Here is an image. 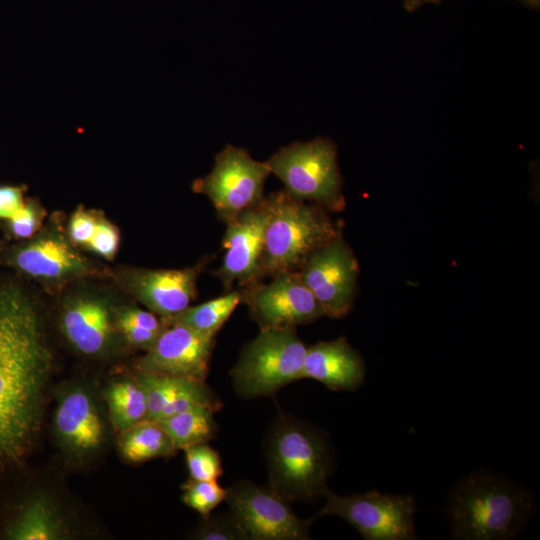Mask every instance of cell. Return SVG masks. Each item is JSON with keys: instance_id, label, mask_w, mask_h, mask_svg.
<instances>
[{"instance_id": "obj_28", "label": "cell", "mask_w": 540, "mask_h": 540, "mask_svg": "<svg viewBox=\"0 0 540 540\" xmlns=\"http://www.w3.org/2000/svg\"><path fill=\"white\" fill-rule=\"evenodd\" d=\"M119 243L117 227L104 217L98 216L93 236L86 247L105 259H112L117 253Z\"/></svg>"}, {"instance_id": "obj_7", "label": "cell", "mask_w": 540, "mask_h": 540, "mask_svg": "<svg viewBox=\"0 0 540 540\" xmlns=\"http://www.w3.org/2000/svg\"><path fill=\"white\" fill-rule=\"evenodd\" d=\"M269 174L266 162L253 159L246 149L227 145L215 156L211 172L196 179L192 189L206 195L226 223L262 200Z\"/></svg>"}, {"instance_id": "obj_1", "label": "cell", "mask_w": 540, "mask_h": 540, "mask_svg": "<svg viewBox=\"0 0 540 540\" xmlns=\"http://www.w3.org/2000/svg\"><path fill=\"white\" fill-rule=\"evenodd\" d=\"M52 355L20 289L0 332V459L17 460L38 431Z\"/></svg>"}, {"instance_id": "obj_9", "label": "cell", "mask_w": 540, "mask_h": 540, "mask_svg": "<svg viewBox=\"0 0 540 540\" xmlns=\"http://www.w3.org/2000/svg\"><path fill=\"white\" fill-rule=\"evenodd\" d=\"M248 540H308L314 519L298 517L270 488L241 480L227 489L225 500Z\"/></svg>"}, {"instance_id": "obj_27", "label": "cell", "mask_w": 540, "mask_h": 540, "mask_svg": "<svg viewBox=\"0 0 540 540\" xmlns=\"http://www.w3.org/2000/svg\"><path fill=\"white\" fill-rule=\"evenodd\" d=\"M199 540H248L235 517L229 513L203 517L193 535Z\"/></svg>"}, {"instance_id": "obj_24", "label": "cell", "mask_w": 540, "mask_h": 540, "mask_svg": "<svg viewBox=\"0 0 540 540\" xmlns=\"http://www.w3.org/2000/svg\"><path fill=\"white\" fill-rule=\"evenodd\" d=\"M144 390L147 412L145 420L157 422L176 392L181 377L139 372L136 378Z\"/></svg>"}, {"instance_id": "obj_14", "label": "cell", "mask_w": 540, "mask_h": 540, "mask_svg": "<svg viewBox=\"0 0 540 540\" xmlns=\"http://www.w3.org/2000/svg\"><path fill=\"white\" fill-rule=\"evenodd\" d=\"M212 257L182 269H130L124 279L126 290L160 318L173 316L196 298L199 275Z\"/></svg>"}, {"instance_id": "obj_22", "label": "cell", "mask_w": 540, "mask_h": 540, "mask_svg": "<svg viewBox=\"0 0 540 540\" xmlns=\"http://www.w3.org/2000/svg\"><path fill=\"white\" fill-rule=\"evenodd\" d=\"M215 410L198 405L160 420L177 449L207 443L216 433Z\"/></svg>"}, {"instance_id": "obj_36", "label": "cell", "mask_w": 540, "mask_h": 540, "mask_svg": "<svg viewBox=\"0 0 540 540\" xmlns=\"http://www.w3.org/2000/svg\"><path fill=\"white\" fill-rule=\"evenodd\" d=\"M518 1L522 2L526 6L535 10H539L540 8V0H518Z\"/></svg>"}, {"instance_id": "obj_21", "label": "cell", "mask_w": 540, "mask_h": 540, "mask_svg": "<svg viewBox=\"0 0 540 540\" xmlns=\"http://www.w3.org/2000/svg\"><path fill=\"white\" fill-rule=\"evenodd\" d=\"M239 303H241L240 290L233 289L225 295L196 306H188L173 316L161 319L165 325H184L216 336Z\"/></svg>"}, {"instance_id": "obj_25", "label": "cell", "mask_w": 540, "mask_h": 540, "mask_svg": "<svg viewBox=\"0 0 540 540\" xmlns=\"http://www.w3.org/2000/svg\"><path fill=\"white\" fill-rule=\"evenodd\" d=\"M182 501L206 517L225 500L227 489L221 487L217 480L189 479L183 485Z\"/></svg>"}, {"instance_id": "obj_35", "label": "cell", "mask_w": 540, "mask_h": 540, "mask_svg": "<svg viewBox=\"0 0 540 540\" xmlns=\"http://www.w3.org/2000/svg\"><path fill=\"white\" fill-rule=\"evenodd\" d=\"M442 0H404V8L413 12L425 4H439Z\"/></svg>"}, {"instance_id": "obj_15", "label": "cell", "mask_w": 540, "mask_h": 540, "mask_svg": "<svg viewBox=\"0 0 540 540\" xmlns=\"http://www.w3.org/2000/svg\"><path fill=\"white\" fill-rule=\"evenodd\" d=\"M14 262L21 271L49 286H62L96 271L56 228L43 230L20 248Z\"/></svg>"}, {"instance_id": "obj_30", "label": "cell", "mask_w": 540, "mask_h": 540, "mask_svg": "<svg viewBox=\"0 0 540 540\" xmlns=\"http://www.w3.org/2000/svg\"><path fill=\"white\" fill-rule=\"evenodd\" d=\"M98 216L82 207L75 210L68 221L67 235L69 240L74 245L86 247L93 236Z\"/></svg>"}, {"instance_id": "obj_17", "label": "cell", "mask_w": 540, "mask_h": 540, "mask_svg": "<svg viewBox=\"0 0 540 540\" xmlns=\"http://www.w3.org/2000/svg\"><path fill=\"white\" fill-rule=\"evenodd\" d=\"M364 376V361L346 338L307 346L301 379H314L333 391H354Z\"/></svg>"}, {"instance_id": "obj_5", "label": "cell", "mask_w": 540, "mask_h": 540, "mask_svg": "<svg viewBox=\"0 0 540 540\" xmlns=\"http://www.w3.org/2000/svg\"><path fill=\"white\" fill-rule=\"evenodd\" d=\"M306 350L296 327L260 329L230 371L236 394L243 399L271 396L301 379Z\"/></svg>"}, {"instance_id": "obj_11", "label": "cell", "mask_w": 540, "mask_h": 540, "mask_svg": "<svg viewBox=\"0 0 540 540\" xmlns=\"http://www.w3.org/2000/svg\"><path fill=\"white\" fill-rule=\"evenodd\" d=\"M297 271L325 316L341 318L350 311L359 268L342 233L314 250Z\"/></svg>"}, {"instance_id": "obj_12", "label": "cell", "mask_w": 540, "mask_h": 540, "mask_svg": "<svg viewBox=\"0 0 540 540\" xmlns=\"http://www.w3.org/2000/svg\"><path fill=\"white\" fill-rule=\"evenodd\" d=\"M216 336L179 324L165 325L155 343L137 360L139 372L205 381Z\"/></svg>"}, {"instance_id": "obj_29", "label": "cell", "mask_w": 540, "mask_h": 540, "mask_svg": "<svg viewBox=\"0 0 540 540\" xmlns=\"http://www.w3.org/2000/svg\"><path fill=\"white\" fill-rule=\"evenodd\" d=\"M44 209L35 202H27L9 219L12 233L17 238H30L40 229L44 219Z\"/></svg>"}, {"instance_id": "obj_6", "label": "cell", "mask_w": 540, "mask_h": 540, "mask_svg": "<svg viewBox=\"0 0 540 540\" xmlns=\"http://www.w3.org/2000/svg\"><path fill=\"white\" fill-rule=\"evenodd\" d=\"M270 172L295 199L312 203L326 211L345 207L343 180L337 163V149L328 138L293 142L280 148L267 161Z\"/></svg>"}, {"instance_id": "obj_33", "label": "cell", "mask_w": 540, "mask_h": 540, "mask_svg": "<svg viewBox=\"0 0 540 540\" xmlns=\"http://www.w3.org/2000/svg\"><path fill=\"white\" fill-rule=\"evenodd\" d=\"M24 204L20 187L0 186V219H10Z\"/></svg>"}, {"instance_id": "obj_16", "label": "cell", "mask_w": 540, "mask_h": 540, "mask_svg": "<svg viewBox=\"0 0 540 540\" xmlns=\"http://www.w3.org/2000/svg\"><path fill=\"white\" fill-rule=\"evenodd\" d=\"M114 326V311L109 301L100 295H74L62 307V333L81 354L96 356L106 352L112 342Z\"/></svg>"}, {"instance_id": "obj_31", "label": "cell", "mask_w": 540, "mask_h": 540, "mask_svg": "<svg viewBox=\"0 0 540 540\" xmlns=\"http://www.w3.org/2000/svg\"><path fill=\"white\" fill-rule=\"evenodd\" d=\"M115 322H125L149 329L155 332H162L165 328L161 318L149 310H143L136 306H127L114 312Z\"/></svg>"}, {"instance_id": "obj_23", "label": "cell", "mask_w": 540, "mask_h": 540, "mask_svg": "<svg viewBox=\"0 0 540 540\" xmlns=\"http://www.w3.org/2000/svg\"><path fill=\"white\" fill-rule=\"evenodd\" d=\"M105 399L111 422L118 431H125L146 418V397L137 379L112 384L105 392Z\"/></svg>"}, {"instance_id": "obj_13", "label": "cell", "mask_w": 540, "mask_h": 540, "mask_svg": "<svg viewBox=\"0 0 540 540\" xmlns=\"http://www.w3.org/2000/svg\"><path fill=\"white\" fill-rule=\"evenodd\" d=\"M266 197L226 222L222 238L224 256L213 272L227 291L239 289L258 281L263 250L264 232L268 220Z\"/></svg>"}, {"instance_id": "obj_4", "label": "cell", "mask_w": 540, "mask_h": 540, "mask_svg": "<svg viewBox=\"0 0 540 540\" xmlns=\"http://www.w3.org/2000/svg\"><path fill=\"white\" fill-rule=\"evenodd\" d=\"M266 200L269 214L257 282L297 271L314 250L342 233L325 209L295 199L285 189Z\"/></svg>"}, {"instance_id": "obj_18", "label": "cell", "mask_w": 540, "mask_h": 540, "mask_svg": "<svg viewBox=\"0 0 540 540\" xmlns=\"http://www.w3.org/2000/svg\"><path fill=\"white\" fill-rule=\"evenodd\" d=\"M61 441L77 453H91L104 441V424L90 395L80 388L65 393L55 411Z\"/></svg>"}, {"instance_id": "obj_19", "label": "cell", "mask_w": 540, "mask_h": 540, "mask_svg": "<svg viewBox=\"0 0 540 540\" xmlns=\"http://www.w3.org/2000/svg\"><path fill=\"white\" fill-rule=\"evenodd\" d=\"M63 535L57 507L45 494L33 497L7 529L8 538L13 540H56Z\"/></svg>"}, {"instance_id": "obj_20", "label": "cell", "mask_w": 540, "mask_h": 540, "mask_svg": "<svg viewBox=\"0 0 540 540\" xmlns=\"http://www.w3.org/2000/svg\"><path fill=\"white\" fill-rule=\"evenodd\" d=\"M119 447L123 457L135 463L171 456L177 450L164 428L149 420L122 431Z\"/></svg>"}, {"instance_id": "obj_10", "label": "cell", "mask_w": 540, "mask_h": 540, "mask_svg": "<svg viewBox=\"0 0 540 540\" xmlns=\"http://www.w3.org/2000/svg\"><path fill=\"white\" fill-rule=\"evenodd\" d=\"M239 290L241 302L260 329L296 327L325 316L298 271L280 273L268 283L259 281Z\"/></svg>"}, {"instance_id": "obj_8", "label": "cell", "mask_w": 540, "mask_h": 540, "mask_svg": "<svg viewBox=\"0 0 540 540\" xmlns=\"http://www.w3.org/2000/svg\"><path fill=\"white\" fill-rule=\"evenodd\" d=\"M319 516L336 515L353 526L366 540L416 539V503L411 495L369 491L341 496L328 491Z\"/></svg>"}, {"instance_id": "obj_34", "label": "cell", "mask_w": 540, "mask_h": 540, "mask_svg": "<svg viewBox=\"0 0 540 540\" xmlns=\"http://www.w3.org/2000/svg\"><path fill=\"white\" fill-rule=\"evenodd\" d=\"M19 288L11 284H0V332L7 319Z\"/></svg>"}, {"instance_id": "obj_2", "label": "cell", "mask_w": 540, "mask_h": 540, "mask_svg": "<svg viewBox=\"0 0 540 540\" xmlns=\"http://www.w3.org/2000/svg\"><path fill=\"white\" fill-rule=\"evenodd\" d=\"M533 495L519 484L490 472H473L450 492L447 514L451 537L460 540L514 538L535 509Z\"/></svg>"}, {"instance_id": "obj_3", "label": "cell", "mask_w": 540, "mask_h": 540, "mask_svg": "<svg viewBox=\"0 0 540 540\" xmlns=\"http://www.w3.org/2000/svg\"><path fill=\"white\" fill-rule=\"evenodd\" d=\"M268 488L288 502L325 497L333 456L327 434L288 414H279L264 443Z\"/></svg>"}, {"instance_id": "obj_32", "label": "cell", "mask_w": 540, "mask_h": 540, "mask_svg": "<svg viewBox=\"0 0 540 540\" xmlns=\"http://www.w3.org/2000/svg\"><path fill=\"white\" fill-rule=\"evenodd\" d=\"M115 327L130 345L145 351L151 348L161 333L125 322H115Z\"/></svg>"}, {"instance_id": "obj_26", "label": "cell", "mask_w": 540, "mask_h": 540, "mask_svg": "<svg viewBox=\"0 0 540 540\" xmlns=\"http://www.w3.org/2000/svg\"><path fill=\"white\" fill-rule=\"evenodd\" d=\"M184 451L191 479L217 480L223 474L219 453L207 443L190 446Z\"/></svg>"}]
</instances>
